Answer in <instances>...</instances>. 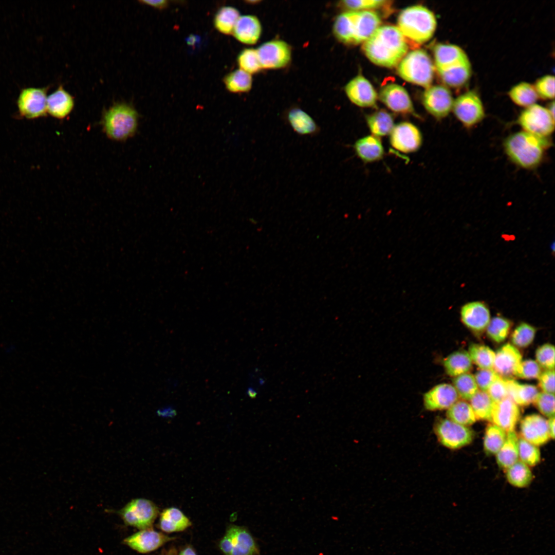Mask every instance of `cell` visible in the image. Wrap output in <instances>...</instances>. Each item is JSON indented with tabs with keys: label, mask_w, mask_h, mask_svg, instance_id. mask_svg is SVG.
<instances>
[{
	"label": "cell",
	"mask_w": 555,
	"mask_h": 555,
	"mask_svg": "<svg viewBox=\"0 0 555 555\" xmlns=\"http://www.w3.org/2000/svg\"><path fill=\"white\" fill-rule=\"evenodd\" d=\"M508 95L515 104L525 108L536 103L539 98L533 85L527 82H521L513 86Z\"/></svg>",
	"instance_id": "cell-35"
},
{
	"label": "cell",
	"mask_w": 555,
	"mask_h": 555,
	"mask_svg": "<svg viewBox=\"0 0 555 555\" xmlns=\"http://www.w3.org/2000/svg\"><path fill=\"white\" fill-rule=\"evenodd\" d=\"M433 431L439 442L451 450L469 445L474 436L473 431L469 427L456 423L447 418L437 419L434 424Z\"/></svg>",
	"instance_id": "cell-11"
},
{
	"label": "cell",
	"mask_w": 555,
	"mask_h": 555,
	"mask_svg": "<svg viewBox=\"0 0 555 555\" xmlns=\"http://www.w3.org/2000/svg\"><path fill=\"white\" fill-rule=\"evenodd\" d=\"M362 49L374 64L391 68L399 64L406 55L408 46L397 27L385 25L379 26L363 43Z\"/></svg>",
	"instance_id": "cell-1"
},
{
	"label": "cell",
	"mask_w": 555,
	"mask_h": 555,
	"mask_svg": "<svg viewBox=\"0 0 555 555\" xmlns=\"http://www.w3.org/2000/svg\"><path fill=\"white\" fill-rule=\"evenodd\" d=\"M518 441L515 430L507 432L504 444L495 455L499 467L506 470L519 460Z\"/></svg>",
	"instance_id": "cell-32"
},
{
	"label": "cell",
	"mask_w": 555,
	"mask_h": 555,
	"mask_svg": "<svg viewBox=\"0 0 555 555\" xmlns=\"http://www.w3.org/2000/svg\"><path fill=\"white\" fill-rule=\"evenodd\" d=\"M460 316L463 323L476 332L484 331L490 321V312L488 307L480 301L465 304L461 308Z\"/></svg>",
	"instance_id": "cell-22"
},
{
	"label": "cell",
	"mask_w": 555,
	"mask_h": 555,
	"mask_svg": "<svg viewBox=\"0 0 555 555\" xmlns=\"http://www.w3.org/2000/svg\"><path fill=\"white\" fill-rule=\"evenodd\" d=\"M547 108L548 111L549 112V113H550V114L553 117H554V101H553L552 102H551L549 104V105H548V107H547Z\"/></svg>",
	"instance_id": "cell-60"
},
{
	"label": "cell",
	"mask_w": 555,
	"mask_h": 555,
	"mask_svg": "<svg viewBox=\"0 0 555 555\" xmlns=\"http://www.w3.org/2000/svg\"><path fill=\"white\" fill-rule=\"evenodd\" d=\"M469 355L480 369H493L495 352L489 347L479 344H472L469 347Z\"/></svg>",
	"instance_id": "cell-42"
},
{
	"label": "cell",
	"mask_w": 555,
	"mask_h": 555,
	"mask_svg": "<svg viewBox=\"0 0 555 555\" xmlns=\"http://www.w3.org/2000/svg\"><path fill=\"white\" fill-rule=\"evenodd\" d=\"M379 98L394 112L401 114L414 113V106L408 93L398 84L392 83L383 87L379 93Z\"/></svg>",
	"instance_id": "cell-18"
},
{
	"label": "cell",
	"mask_w": 555,
	"mask_h": 555,
	"mask_svg": "<svg viewBox=\"0 0 555 555\" xmlns=\"http://www.w3.org/2000/svg\"><path fill=\"white\" fill-rule=\"evenodd\" d=\"M447 418L460 425L469 427L476 421L475 414L470 404L465 400H457L446 413Z\"/></svg>",
	"instance_id": "cell-37"
},
{
	"label": "cell",
	"mask_w": 555,
	"mask_h": 555,
	"mask_svg": "<svg viewBox=\"0 0 555 555\" xmlns=\"http://www.w3.org/2000/svg\"><path fill=\"white\" fill-rule=\"evenodd\" d=\"M176 539L153 528L140 530L123 540V544L141 553L154 551Z\"/></svg>",
	"instance_id": "cell-15"
},
{
	"label": "cell",
	"mask_w": 555,
	"mask_h": 555,
	"mask_svg": "<svg viewBox=\"0 0 555 555\" xmlns=\"http://www.w3.org/2000/svg\"><path fill=\"white\" fill-rule=\"evenodd\" d=\"M237 63L240 69L250 75L262 69L256 50L253 48L243 50L238 55Z\"/></svg>",
	"instance_id": "cell-46"
},
{
	"label": "cell",
	"mask_w": 555,
	"mask_h": 555,
	"mask_svg": "<svg viewBox=\"0 0 555 555\" xmlns=\"http://www.w3.org/2000/svg\"><path fill=\"white\" fill-rule=\"evenodd\" d=\"M192 525V522L180 509L169 507L160 513L158 528L163 532H181Z\"/></svg>",
	"instance_id": "cell-27"
},
{
	"label": "cell",
	"mask_w": 555,
	"mask_h": 555,
	"mask_svg": "<svg viewBox=\"0 0 555 555\" xmlns=\"http://www.w3.org/2000/svg\"><path fill=\"white\" fill-rule=\"evenodd\" d=\"M495 354L493 369L501 377L508 378L514 375L522 359L520 351L514 346L507 343Z\"/></svg>",
	"instance_id": "cell-23"
},
{
	"label": "cell",
	"mask_w": 555,
	"mask_h": 555,
	"mask_svg": "<svg viewBox=\"0 0 555 555\" xmlns=\"http://www.w3.org/2000/svg\"><path fill=\"white\" fill-rule=\"evenodd\" d=\"M486 392L494 402L501 401L508 397L505 379L499 376L492 383Z\"/></svg>",
	"instance_id": "cell-54"
},
{
	"label": "cell",
	"mask_w": 555,
	"mask_h": 555,
	"mask_svg": "<svg viewBox=\"0 0 555 555\" xmlns=\"http://www.w3.org/2000/svg\"><path fill=\"white\" fill-rule=\"evenodd\" d=\"M548 428L549 430V435L551 439H554V426H555V419L554 417L548 418Z\"/></svg>",
	"instance_id": "cell-58"
},
{
	"label": "cell",
	"mask_w": 555,
	"mask_h": 555,
	"mask_svg": "<svg viewBox=\"0 0 555 555\" xmlns=\"http://www.w3.org/2000/svg\"><path fill=\"white\" fill-rule=\"evenodd\" d=\"M389 136L392 146L405 154L417 151L421 146L423 141L422 135L419 128L408 121L395 124Z\"/></svg>",
	"instance_id": "cell-13"
},
{
	"label": "cell",
	"mask_w": 555,
	"mask_h": 555,
	"mask_svg": "<svg viewBox=\"0 0 555 555\" xmlns=\"http://www.w3.org/2000/svg\"><path fill=\"white\" fill-rule=\"evenodd\" d=\"M74 104L72 96L60 86L47 98V112L55 118L62 119L71 113Z\"/></svg>",
	"instance_id": "cell-26"
},
{
	"label": "cell",
	"mask_w": 555,
	"mask_h": 555,
	"mask_svg": "<svg viewBox=\"0 0 555 555\" xmlns=\"http://www.w3.org/2000/svg\"><path fill=\"white\" fill-rule=\"evenodd\" d=\"M511 323L509 320L502 317L496 316L490 319L486 327L488 337L496 343L504 341L507 337Z\"/></svg>",
	"instance_id": "cell-45"
},
{
	"label": "cell",
	"mask_w": 555,
	"mask_h": 555,
	"mask_svg": "<svg viewBox=\"0 0 555 555\" xmlns=\"http://www.w3.org/2000/svg\"><path fill=\"white\" fill-rule=\"evenodd\" d=\"M397 71L405 81L427 88L433 80L434 66L427 52L417 49L404 57L398 64Z\"/></svg>",
	"instance_id": "cell-5"
},
{
	"label": "cell",
	"mask_w": 555,
	"mask_h": 555,
	"mask_svg": "<svg viewBox=\"0 0 555 555\" xmlns=\"http://www.w3.org/2000/svg\"><path fill=\"white\" fill-rule=\"evenodd\" d=\"M533 403L548 418L554 417V394L539 393Z\"/></svg>",
	"instance_id": "cell-51"
},
{
	"label": "cell",
	"mask_w": 555,
	"mask_h": 555,
	"mask_svg": "<svg viewBox=\"0 0 555 555\" xmlns=\"http://www.w3.org/2000/svg\"><path fill=\"white\" fill-rule=\"evenodd\" d=\"M387 2L383 0H345L341 2L342 6L352 11L370 10L380 7Z\"/></svg>",
	"instance_id": "cell-52"
},
{
	"label": "cell",
	"mask_w": 555,
	"mask_h": 555,
	"mask_svg": "<svg viewBox=\"0 0 555 555\" xmlns=\"http://www.w3.org/2000/svg\"><path fill=\"white\" fill-rule=\"evenodd\" d=\"M454 99L450 90L441 85L431 86L424 92L422 103L425 109L438 119L447 117L452 110Z\"/></svg>",
	"instance_id": "cell-14"
},
{
	"label": "cell",
	"mask_w": 555,
	"mask_h": 555,
	"mask_svg": "<svg viewBox=\"0 0 555 555\" xmlns=\"http://www.w3.org/2000/svg\"><path fill=\"white\" fill-rule=\"evenodd\" d=\"M218 547L224 555H259L258 546L245 526L229 525L220 540Z\"/></svg>",
	"instance_id": "cell-6"
},
{
	"label": "cell",
	"mask_w": 555,
	"mask_h": 555,
	"mask_svg": "<svg viewBox=\"0 0 555 555\" xmlns=\"http://www.w3.org/2000/svg\"><path fill=\"white\" fill-rule=\"evenodd\" d=\"M519 460L529 467H533L540 463L541 454L539 447L522 438L518 441Z\"/></svg>",
	"instance_id": "cell-44"
},
{
	"label": "cell",
	"mask_w": 555,
	"mask_h": 555,
	"mask_svg": "<svg viewBox=\"0 0 555 555\" xmlns=\"http://www.w3.org/2000/svg\"><path fill=\"white\" fill-rule=\"evenodd\" d=\"M434 13L422 6H413L403 10L398 18V28L404 38L419 44L429 41L436 28Z\"/></svg>",
	"instance_id": "cell-3"
},
{
	"label": "cell",
	"mask_w": 555,
	"mask_h": 555,
	"mask_svg": "<svg viewBox=\"0 0 555 555\" xmlns=\"http://www.w3.org/2000/svg\"><path fill=\"white\" fill-rule=\"evenodd\" d=\"M357 11H349L339 14L333 25V33L341 42L354 44Z\"/></svg>",
	"instance_id": "cell-29"
},
{
	"label": "cell",
	"mask_w": 555,
	"mask_h": 555,
	"mask_svg": "<svg viewBox=\"0 0 555 555\" xmlns=\"http://www.w3.org/2000/svg\"><path fill=\"white\" fill-rule=\"evenodd\" d=\"M520 417L519 406L509 397L494 402L490 422L504 430L507 433L514 430Z\"/></svg>",
	"instance_id": "cell-21"
},
{
	"label": "cell",
	"mask_w": 555,
	"mask_h": 555,
	"mask_svg": "<svg viewBox=\"0 0 555 555\" xmlns=\"http://www.w3.org/2000/svg\"><path fill=\"white\" fill-rule=\"evenodd\" d=\"M262 30L261 23L256 16L244 15L239 17L232 33L241 43L253 45L258 41Z\"/></svg>",
	"instance_id": "cell-24"
},
{
	"label": "cell",
	"mask_w": 555,
	"mask_h": 555,
	"mask_svg": "<svg viewBox=\"0 0 555 555\" xmlns=\"http://www.w3.org/2000/svg\"><path fill=\"white\" fill-rule=\"evenodd\" d=\"M345 91L350 101L358 106L372 107L376 104V91L371 83L362 76H358L351 80L346 85Z\"/></svg>",
	"instance_id": "cell-20"
},
{
	"label": "cell",
	"mask_w": 555,
	"mask_h": 555,
	"mask_svg": "<svg viewBox=\"0 0 555 555\" xmlns=\"http://www.w3.org/2000/svg\"><path fill=\"white\" fill-rule=\"evenodd\" d=\"M178 555H197V554L193 546L187 544L178 551Z\"/></svg>",
	"instance_id": "cell-57"
},
{
	"label": "cell",
	"mask_w": 555,
	"mask_h": 555,
	"mask_svg": "<svg viewBox=\"0 0 555 555\" xmlns=\"http://www.w3.org/2000/svg\"><path fill=\"white\" fill-rule=\"evenodd\" d=\"M240 16L239 11L231 6L221 7L216 13L214 24L220 32L229 34L232 33L235 25Z\"/></svg>",
	"instance_id": "cell-39"
},
{
	"label": "cell",
	"mask_w": 555,
	"mask_h": 555,
	"mask_svg": "<svg viewBox=\"0 0 555 555\" xmlns=\"http://www.w3.org/2000/svg\"><path fill=\"white\" fill-rule=\"evenodd\" d=\"M140 2L158 9L164 8L168 5V1L165 0L141 1Z\"/></svg>",
	"instance_id": "cell-56"
},
{
	"label": "cell",
	"mask_w": 555,
	"mask_h": 555,
	"mask_svg": "<svg viewBox=\"0 0 555 555\" xmlns=\"http://www.w3.org/2000/svg\"><path fill=\"white\" fill-rule=\"evenodd\" d=\"M101 123L103 131L109 138L124 141L135 134L138 114L131 105L117 103L103 112Z\"/></svg>",
	"instance_id": "cell-4"
},
{
	"label": "cell",
	"mask_w": 555,
	"mask_h": 555,
	"mask_svg": "<svg viewBox=\"0 0 555 555\" xmlns=\"http://www.w3.org/2000/svg\"><path fill=\"white\" fill-rule=\"evenodd\" d=\"M353 148L357 156L365 163L378 161L384 155V149L380 138L372 135L358 139Z\"/></svg>",
	"instance_id": "cell-25"
},
{
	"label": "cell",
	"mask_w": 555,
	"mask_h": 555,
	"mask_svg": "<svg viewBox=\"0 0 555 555\" xmlns=\"http://www.w3.org/2000/svg\"><path fill=\"white\" fill-rule=\"evenodd\" d=\"M541 373V366L537 362L527 359L521 361L516 368L514 375L523 379H532L538 378Z\"/></svg>",
	"instance_id": "cell-50"
},
{
	"label": "cell",
	"mask_w": 555,
	"mask_h": 555,
	"mask_svg": "<svg viewBox=\"0 0 555 555\" xmlns=\"http://www.w3.org/2000/svg\"><path fill=\"white\" fill-rule=\"evenodd\" d=\"M508 396L518 406H527L533 403L539 394L538 390L534 385L521 384L512 379H505Z\"/></svg>",
	"instance_id": "cell-31"
},
{
	"label": "cell",
	"mask_w": 555,
	"mask_h": 555,
	"mask_svg": "<svg viewBox=\"0 0 555 555\" xmlns=\"http://www.w3.org/2000/svg\"><path fill=\"white\" fill-rule=\"evenodd\" d=\"M224 82L229 91L235 93L245 92L251 89L252 78L250 74L239 69L228 74Z\"/></svg>",
	"instance_id": "cell-40"
},
{
	"label": "cell",
	"mask_w": 555,
	"mask_h": 555,
	"mask_svg": "<svg viewBox=\"0 0 555 555\" xmlns=\"http://www.w3.org/2000/svg\"><path fill=\"white\" fill-rule=\"evenodd\" d=\"M535 332L534 327L526 323H522L512 332V343L519 347H526L533 342Z\"/></svg>",
	"instance_id": "cell-47"
},
{
	"label": "cell",
	"mask_w": 555,
	"mask_h": 555,
	"mask_svg": "<svg viewBox=\"0 0 555 555\" xmlns=\"http://www.w3.org/2000/svg\"><path fill=\"white\" fill-rule=\"evenodd\" d=\"M366 122L371 135L380 138L389 135L395 125L391 114L383 109L367 115Z\"/></svg>",
	"instance_id": "cell-33"
},
{
	"label": "cell",
	"mask_w": 555,
	"mask_h": 555,
	"mask_svg": "<svg viewBox=\"0 0 555 555\" xmlns=\"http://www.w3.org/2000/svg\"><path fill=\"white\" fill-rule=\"evenodd\" d=\"M499 376L493 369H480L475 374L474 377L478 388L482 391L487 392Z\"/></svg>",
	"instance_id": "cell-53"
},
{
	"label": "cell",
	"mask_w": 555,
	"mask_h": 555,
	"mask_svg": "<svg viewBox=\"0 0 555 555\" xmlns=\"http://www.w3.org/2000/svg\"><path fill=\"white\" fill-rule=\"evenodd\" d=\"M178 551L176 548L172 546L163 549L158 555H178Z\"/></svg>",
	"instance_id": "cell-59"
},
{
	"label": "cell",
	"mask_w": 555,
	"mask_h": 555,
	"mask_svg": "<svg viewBox=\"0 0 555 555\" xmlns=\"http://www.w3.org/2000/svg\"><path fill=\"white\" fill-rule=\"evenodd\" d=\"M539 385L543 392L554 394V371L546 370L539 377Z\"/></svg>",
	"instance_id": "cell-55"
},
{
	"label": "cell",
	"mask_w": 555,
	"mask_h": 555,
	"mask_svg": "<svg viewBox=\"0 0 555 555\" xmlns=\"http://www.w3.org/2000/svg\"><path fill=\"white\" fill-rule=\"evenodd\" d=\"M117 513L126 526L140 530L153 528L159 512L152 501L137 498L132 499Z\"/></svg>",
	"instance_id": "cell-7"
},
{
	"label": "cell",
	"mask_w": 555,
	"mask_h": 555,
	"mask_svg": "<svg viewBox=\"0 0 555 555\" xmlns=\"http://www.w3.org/2000/svg\"><path fill=\"white\" fill-rule=\"evenodd\" d=\"M470 401L476 419L490 421L494 402L488 393L478 391Z\"/></svg>",
	"instance_id": "cell-41"
},
{
	"label": "cell",
	"mask_w": 555,
	"mask_h": 555,
	"mask_svg": "<svg viewBox=\"0 0 555 555\" xmlns=\"http://www.w3.org/2000/svg\"><path fill=\"white\" fill-rule=\"evenodd\" d=\"M549 137H542L524 131L508 136L503 142L504 151L509 159L518 166L531 170L542 162L551 146Z\"/></svg>",
	"instance_id": "cell-2"
},
{
	"label": "cell",
	"mask_w": 555,
	"mask_h": 555,
	"mask_svg": "<svg viewBox=\"0 0 555 555\" xmlns=\"http://www.w3.org/2000/svg\"><path fill=\"white\" fill-rule=\"evenodd\" d=\"M47 90L28 87L22 90L17 104L21 116L27 119L44 116L47 113Z\"/></svg>",
	"instance_id": "cell-16"
},
{
	"label": "cell",
	"mask_w": 555,
	"mask_h": 555,
	"mask_svg": "<svg viewBox=\"0 0 555 555\" xmlns=\"http://www.w3.org/2000/svg\"><path fill=\"white\" fill-rule=\"evenodd\" d=\"M262 69H276L286 66L291 59L290 45L281 40L264 43L256 49Z\"/></svg>",
	"instance_id": "cell-12"
},
{
	"label": "cell",
	"mask_w": 555,
	"mask_h": 555,
	"mask_svg": "<svg viewBox=\"0 0 555 555\" xmlns=\"http://www.w3.org/2000/svg\"><path fill=\"white\" fill-rule=\"evenodd\" d=\"M507 433L499 427L489 423L486 428L483 446L485 452L489 455H495L504 444Z\"/></svg>",
	"instance_id": "cell-38"
},
{
	"label": "cell",
	"mask_w": 555,
	"mask_h": 555,
	"mask_svg": "<svg viewBox=\"0 0 555 555\" xmlns=\"http://www.w3.org/2000/svg\"><path fill=\"white\" fill-rule=\"evenodd\" d=\"M452 110L457 119L467 128L476 126L485 116L482 100L474 90L465 91L454 100Z\"/></svg>",
	"instance_id": "cell-10"
},
{
	"label": "cell",
	"mask_w": 555,
	"mask_h": 555,
	"mask_svg": "<svg viewBox=\"0 0 555 555\" xmlns=\"http://www.w3.org/2000/svg\"><path fill=\"white\" fill-rule=\"evenodd\" d=\"M520 428L521 437L538 447L551 439L547 420L539 414H532L524 417Z\"/></svg>",
	"instance_id": "cell-17"
},
{
	"label": "cell",
	"mask_w": 555,
	"mask_h": 555,
	"mask_svg": "<svg viewBox=\"0 0 555 555\" xmlns=\"http://www.w3.org/2000/svg\"><path fill=\"white\" fill-rule=\"evenodd\" d=\"M517 123L522 131L542 137H549L554 130V117L547 107L536 103L521 112Z\"/></svg>",
	"instance_id": "cell-8"
},
{
	"label": "cell",
	"mask_w": 555,
	"mask_h": 555,
	"mask_svg": "<svg viewBox=\"0 0 555 555\" xmlns=\"http://www.w3.org/2000/svg\"><path fill=\"white\" fill-rule=\"evenodd\" d=\"M434 56L438 73L472 71L471 64L467 54L457 45L438 44L434 47Z\"/></svg>",
	"instance_id": "cell-9"
},
{
	"label": "cell",
	"mask_w": 555,
	"mask_h": 555,
	"mask_svg": "<svg viewBox=\"0 0 555 555\" xmlns=\"http://www.w3.org/2000/svg\"><path fill=\"white\" fill-rule=\"evenodd\" d=\"M535 357L539 365L546 370L554 368V347L546 343L540 346L536 350Z\"/></svg>",
	"instance_id": "cell-49"
},
{
	"label": "cell",
	"mask_w": 555,
	"mask_h": 555,
	"mask_svg": "<svg viewBox=\"0 0 555 555\" xmlns=\"http://www.w3.org/2000/svg\"><path fill=\"white\" fill-rule=\"evenodd\" d=\"M453 383L459 397L464 400H470L479 391L474 376L468 373L455 377Z\"/></svg>",
	"instance_id": "cell-43"
},
{
	"label": "cell",
	"mask_w": 555,
	"mask_h": 555,
	"mask_svg": "<svg viewBox=\"0 0 555 555\" xmlns=\"http://www.w3.org/2000/svg\"><path fill=\"white\" fill-rule=\"evenodd\" d=\"M539 98L553 99L554 98V77L544 75L536 80L533 85Z\"/></svg>",
	"instance_id": "cell-48"
},
{
	"label": "cell",
	"mask_w": 555,
	"mask_h": 555,
	"mask_svg": "<svg viewBox=\"0 0 555 555\" xmlns=\"http://www.w3.org/2000/svg\"><path fill=\"white\" fill-rule=\"evenodd\" d=\"M381 24L378 14L372 10L357 11L355 44L364 43L377 30Z\"/></svg>",
	"instance_id": "cell-28"
},
{
	"label": "cell",
	"mask_w": 555,
	"mask_h": 555,
	"mask_svg": "<svg viewBox=\"0 0 555 555\" xmlns=\"http://www.w3.org/2000/svg\"><path fill=\"white\" fill-rule=\"evenodd\" d=\"M286 119L294 131L299 135H316L320 130L313 119L300 108L290 109L287 113Z\"/></svg>",
	"instance_id": "cell-30"
},
{
	"label": "cell",
	"mask_w": 555,
	"mask_h": 555,
	"mask_svg": "<svg viewBox=\"0 0 555 555\" xmlns=\"http://www.w3.org/2000/svg\"><path fill=\"white\" fill-rule=\"evenodd\" d=\"M505 470L508 482L515 487H526L533 479V474L530 467L519 460Z\"/></svg>",
	"instance_id": "cell-36"
},
{
	"label": "cell",
	"mask_w": 555,
	"mask_h": 555,
	"mask_svg": "<svg viewBox=\"0 0 555 555\" xmlns=\"http://www.w3.org/2000/svg\"><path fill=\"white\" fill-rule=\"evenodd\" d=\"M459 396L453 385L441 383L424 394L423 403L429 411L448 410L458 400Z\"/></svg>",
	"instance_id": "cell-19"
},
{
	"label": "cell",
	"mask_w": 555,
	"mask_h": 555,
	"mask_svg": "<svg viewBox=\"0 0 555 555\" xmlns=\"http://www.w3.org/2000/svg\"><path fill=\"white\" fill-rule=\"evenodd\" d=\"M443 363L447 374L453 377L468 373L472 366L471 359L466 350L451 354L443 360Z\"/></svg>",
	"instance_id": "cell-34"
}]
</instances>
